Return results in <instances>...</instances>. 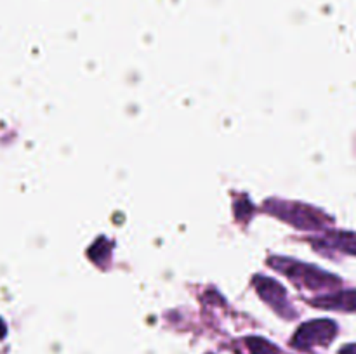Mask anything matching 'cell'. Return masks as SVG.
I'll return each mask as SVG.
<instances>
[{"label": "cell", "instance_id": "1", "mask_svg": "<svg viewBox=\"0 0 356 354\" xmlns=\"http://www.w3.org/2000/svg\"><path fill=\"white\" fill-rule=\"evenodd\" d=\"M264 208L282 221L289 222L298 229H305V231H318L330 222V219L322 210L305 203H296V201L270 200Z\"/></svg>", "mask_w": 356, "mask_h": 354}, {"label": "cell", "instance_id": "2", "mask_svg": "<svg viewBox=\"0 0 356 354\" xmlns=\"http://www.w3.org/2000/svg\"><path fill=\"white\" fill-rule=\"evenodd\" d=\"M270 266L282 271L289 280L294 281L299 287H305L308 290H323V288H336L341 283L339 278L332 276L330 273L318 269L309 264L298 262L292 259H270Z\"/></svg>", "mask_w": 356, "mask_h": 354}, {"label": "cell", "instance_id": "3", "mask_svg": "<svg viewBox=\"0 0 356 354\" xmlns=\"http://www.w3.org/2000/svg\"><path fill=\"white\" fill-rule=\"evenodd\" d=\"M337 325L330 319H313L299 326L292 339V346L298 349H312L315 346H327L334 340Z\"/></svg>", "mask_w": 356, "mask_h": 354}, {"label": "cell", "instance_id": "4", "mask_svg": "<svg viewBox=\"0 0 356 354\" xmlns=\"http://www.w3.org/2000/svg\"><path fill=\"white\" fill-rule=\"evenodd\" d=\"M254 287H256L259 297L266 304H270L278 314H282L284 318H294L296 312L292 311L291 304H289L287 292L284 290L280 283H277V281L268 276H256L254 278Z\"/></svg>", "mask_w": 356, "mask_h": 354}, {"label": "cell", "instance_id": "5", "mask_svg": "<svg viewBox=\"0 0 356 354\" xmlns=\"http://www.w3.org/2000/svg\"><path fill=\"white\" fill-rule=\"evenodd\" d=\"M313 305L337 311H356V290H339L313 301Z\"/></svg>", "mask_w": 356, "mask_h": 354}, {"label": "cell", "instance_id": "6", "mask_svg": "<svg viewBox=\"0 0 356 354\" xmlns=\"http://www.w3.org/2000/svg\"><path fill=\"white\" fill-rule=\"evenodd\" d=\"M316 245H327L330 248L343 250V252L356 255V233H329Z\"/></svg>", "mask_w": 356, "mask_h": 354}, {"label": "cell", "instance_id": "7", "mask_svg": "<svg viewBox=\"0 0 356 354\" xmlns=\"http://www.w3.org/2000/svg\"><path fill=\"white\" fill-rule=\"evenodd\" d=\"M247 346H249L250 354H282L278 347H275L273 344L261 339V337H250V339H247Z\"/></svg>", "mask_w": 356, "mask_h": 354}, {"label": "cell", "instance_id": "8", "mask_svg": "<svg viewBox=\"0 0 356 354\" xmlns=\"http://www.w3.org/2000/svg\"><path fill=\"white\" fill-rule=\"evenodd\" d=\"M341 354H356V344L353 346H346L343 351H341Z\"/></svg>", "mask_w": 356, "mask_h": 354}, {"label": "cell", "instance_id": "9", "mask_svg": "<svg viewBox=\"0 0 356 354\" xmlns=\"http://www.w3.org/2000/svg\"><path fill=\"white\" fill-rule=\"evenodd\" d=\"M6 323L2 321V319H0V339H3V337H6Z\"/></svg>", "mask_w": 356, "mask_h": 354}]
</instances>
